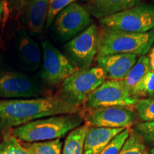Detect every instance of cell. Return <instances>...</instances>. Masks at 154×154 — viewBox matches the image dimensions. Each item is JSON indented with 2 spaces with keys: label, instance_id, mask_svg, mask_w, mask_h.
Instances as JSON below:
<instances>
[{
  "label": "cell",
  "instance_id": "obj_1",
  "mask_svg": "<svg viewBox=\"0 0 154 154\" xmlns=\"http://www.w3.org/2000/svg\"><path fill=\"white\" fill-rule=\"evenodd\" d=\"M79 112L57 95L32 99H0V133L44 117Z\"/></svg>",
  "mask_w": 154,
  "mask_h": 154
},
{
  "label": "cell",
  "instance_id": "obj_2",
  "mask_svg": "<svg viewBox=\"0 0 154 154\" xmlns=\"http://www.w3.org/2000/svg\"><path fill=\"white\" fill-rule=\"evenodd\" d=\"M81 113L44 117L11 130V134L22 142L34 143L61 138L84 124Z\"/></svg>",
  "mask_w": 154,
  "mask_h": 154
},
{
  "label": "cell",
  "instance_id": "obj_3",
  "mask_svg": "<svg viewBox=\"0 0 154 154\" xmlns=\"http://www.w3.org/2000/svg\"><path fill=\"white\" fill-rule=\"evenodd\" d=\"M154 43V29L145 33H130L103 29L99 32L96 57L118 54L145 56Z\"/></svg>",
  "mask_w": 154,
  "mask_h": 154
},
{
  "label": "cell",
  "instance_id": "obj_4",
  "mask_svg": "<svg viewBox=\"0 0 154 154\" xmlns=\"http://www.w3.org/2000/svg\"><path fill=\"white\" fill-rule=\"evenodd\" d=\"M106 79L104 71L99 66L78 69L59 86L57 95L71 105L79 108L88 95Z\"/></svg>",
  "mask_w": 154,
  "mask_h": 154
},
{
  "label": "cell",
  "instance_id": "obj_5",
  "mask_svg": "<svg viewBox=\"0 0 154 154\" xmlns=\"http://www.w3.org/2000/svg\"><path fill=\"white\" fill-rule=\"evenodd\" d=\"M101 27L130 33H145L154 29V6L138 4L131 8L99 19Z\"/></svg>",
  "mask_w": 154,
  "mask_h": 154
},
{
  "label": "cell",
  "instance_id": "obj_6",
  "mask_svg": "<svg viewBox=\"0 0 154 154\" xmlns=\"http://www.w3.org/2000/svg\"><path fill=\"white\" fill-rule=\"evenodd\" d=\"M49 96L43 84L34 77L14 71L0 70V99H32Z\"/></svg>",
  "mask_w": 154,
  "mask_h": 154
},
{
  "label": "cell",
  "instance_id": "obj_7",
  "mask_svg": "<svg viewBox=\"0 0 154 154\" xmlns=\"http://www.w3.org/2000/svg\"><path fill=\"white\" fill-rule=\"evenodd\" d=\"M138 100L123 85L121 81L106 79L88 95L83 108L84 110L108 106L134 108Z\"/></svg>",
  "mask_w": 154,
  "mask_h": 154
},
{
  "label": "cell",
  "instance_id": "obj_8",
  "mask_svg": "<svg viewBox=\"0 0 154 154\" xmlns=\"http://www.w3.org/2000/svg\"><path fill=\"white\" fill-rule=\"evenodd\" d=\"M42 47L41 77L44 84L51 87L60 86L63 81L79 69L49 40H44Z\"/></svg>",
  "mask_w": 154,
  "mask_h": 154
},
{
  "label": "cell",
  "instance_id": "obj_9",
  "mask_svg": "<svg viewBox=\"0 0 154 154\" xmlns=\"http://www.w3.org/2000/svg\"><path fill=\"white\" fill-rule=\"evenodd\" d=\"M99 30L95 24L69 41L64 46L67 57L79 69L91 67L99 51Z\"/></svg>",
  "mask_w": 154,
  "mask_h": 154
},
{
  "label": "cell",
  "instance_id": "obj_10",
  "mask_svg": "<svg viewBox=\"0 0 154 154\" xmlns=\"http://www.w3.org/2000/svg\"><path fill=\"white\" fill-rule=\"evenodd\" d=\"M81 114L88 126L111 128H131L138 119L134 108L129 106L100 107Z\"/></svg>",
  "mask_w": 154,
  "mask_h": 154
},
{
  "label": "cell",
  "instance_id": "obj_11",
  "mask_svg": "<svg viewBox=\"0 0 154 154\" xmlns=\"http://www.w3.org/2000/svg\"><path fill=\"white\" fill-rule=\"evenodd\" d=\"M50 0H6L23 28L32 35L41 34L46 26Z\"/></svg>",
  "mask_w": 154,
  "mask_h": 154
},
{
  "label": "cell",
  "instance_id": "obj_12",
  "mask_svg": "<svg viewBox=\"0 0 154 154\" xmlns=\"http://www.w3.org/2000/svg\"><path fill=\"white\" fill-rule=\"evenodd\" d=\"M86 6L74 2L63 9L54 20V29L63 41H70L91 24Z\"/></svg>",
  "mask_w": 154,
  "mask_h": 154
},
{
  "label": "cell",
  "instance_id": "obj_13",
  "mask_svg": "<svg viewBox=\"0 0 154 154\" xmlns=\"http://www.w3.org/2000/svg\"><path fill=\"white\" fill-rule=\"evenodd\" d=\"M138 59V56L118 54L96 58L97 66L104 71L108 79L121 81Z\"/></svg>",
  "mask_w": 154,
  "mask_h": 154
},
{
  "label": "cell",
  "instance_id": "obj_14",
  "mask_svg": "<svg viewBox=\"0 0 154 154\" xmlns=\"http://www.w3.org/2000/svg\"><path fill=\"white\" fill-rule=\"evenodd\" d=\"M16 46L19 59L24 68L29 71L38 69L42 61L41 49L38 44L30 37L24 28L17 32Z\"/></svg>",
  "mask_w": 154,
  "mask_h": 154
},
{
  "label": "cell",
  "instance_id": "obj_15",
  "mask_svg": "<svg viewBox=\"0 0 154 154\" xmlns=\"http://www.w3.org/2000/svg\"><path fill=\"white\" fill-rule=\"evenodd\" d=\"M123 128H103L88 126L84 139L83 154H99Z\"/></svg>",
  "mask_w": 154,
  "mask_h": 154
},
{
  "label": "cell",
  "instance_id": "obj_16",
  "mask_svg": "<svg viewBox=\"0 0 154 154\" xmlns=\"http://www.w3.org/2000/svg\"><path fill=\"white\" fill-rule=\"evenodd\" d=\"M140 0H89L86 7L91 16L101 19L128 9Z\"/></svg>",
  "mask_w": 154,
  "mask_h": 154
},
{
  "label": "cell",
  "instance_id": "obj_17",
  "mask_svg": "<svg viewBox=\"0 0 154 154\" xmlns=\"http://www.w3.org/2000/svg\"><path fill=\"white\" fill-rule=\"evenodd\" d=\"M88 128V125L84 123L69 133L63 142L61 154H83Z\"/></svg>",
  "mask_w": 154,
  "mask_h": 154
},
{
  "label": "cell",
  "instance_id": "obj_18",
  "mask_svg": "<svg viewBox=\"0 0 154 154\" xmlns=\"http://www.w3.org/2000/svg\"><path fill=\"white\" fill-rule=\"evenodd\" d=\"M151 71L149 57L148 56H141L134 66L131 69L129 72L123 80H121L123 85L131 92L135 86L138 84L145 75Z\"/></svg>",
  "mask_w": 154,
  "mask_h": 154
},
{
  "label": "cell",
  "instance_id": "obj_19",
  "mask_svg": "<svg viewBox=\"0 0 154 154\" xmlns=\"http://www.w3.org/2000/svg\"><path fill=\"white\" fill-rule=\"evenodd\" d=\"M30 154H61L63 143L61 138L34 143L22 142Z\"/></svg>",
  "mask_w": 154,
  "mask_h": 154
},
{
  "label": "cell",
  "instance_id": "obj_20",
  "mask_svg": "<svg viewBox=\"0 0 154 154\" xmlns=\"http://www.w3.org/2000/svg\"><path fill=\"white\" fill-rule=\"evenodd\" d=\"M149 151L141 136L132 128L119 154H149Z\"/></svg>",
  "mask_w": 154,
  "mask_h": 154
},
{
  "label": "cell",
  "instance_id": "obj_21",
  "mask_svg": "<svg viewBox=\"0 0 154 154\" xmlns=\"http://www.w3.org/2000/svg\"><path fill=\"white\" fill-rule=\"evenodd\" d=\"M131 94L138 99L151 97L154 94V72L150 71L135 86Z\"/></svg>",
  "mask_w": 154,
  "mask_h": 154
},
{
  "label": "cell",
  "instance_id": "obj_22",
  "mask_svg": "<svg viewBox=\"0 0 154 154\" xmlns=\"http://www.w3.org/2000/svg\"><path fill=\"white\" fill-rule=\"evenodd\" d=\"M0 154H30L18 138L6 133L4 139L0 142Z\"/></svg>",
  "mask_w": 154,
  "mask_h": 154
},
{
  "label": "cell",
  "instance_id": "obj_23",
  "mask_svg": "<svg viewBox=\"0 0 154 154\" xmlns=\"http://www.w3.org/2000/svg\"><path fill=\"white\" fill-rule=\"evenodd\" d=\"M134 109L141 121H154V98L139 99Z\"/></svg>",
  "mask_w": 154,
  "mask_h": 154
},
{
  "label": "cell",
  "instance_id": "obj_24",
  "mask_svg": "<svg viewBox=\"0 0 154 154\" xmlns=\"http://www.w3.org/2000/svg\"><path fill=\"white\" fill-rule=\"evenodd\" d=\"M143 138L148 147L154 146V121H141L135 124L133 128Z\"/></svg>",
  "mask_w": 154,
  "mask_h": 154
},
{
  "label": "cell",
  "instance_id": "obj_25",
  "mask_svg": "<svg viewBox=\"0 0 154 154\" xmlns=\"http://www.w3.org/2000/svg\"><path fill=\"white\" fill-rule=\"evenodd\" d=\"M76 0H50L48 7L46 27L49 28L56 17L63 9L71 4L76 2Z\"/></svg>",
  "mask_w": 154,
  "mask_h": 154
},
{
  "label": "cell",
  "instance_id": "obj_26",
  "mask_svg": "<svg viewBox=\"0 0 154 154\" xmlns=\"http://www.w3.org/2000/svg\"><path fill=\"white\" fill-rule=\"evenodd\" d=\"M131 129V128H125L120 134L116 135L99 154H119L125 141L129 136Z\"/></svg>",
  "mask_w": 154,
  "mask_h": 154
},
{
  "label": "cell",
  "instance_id": "obj_27",
  "mask_svg": "<svg viewBox=\"0 0 154 154\" xmlns=\"http://www.w3.org/2000/svg\"><path fill=\"white\" fill-rule=\"evenodd\" d=\"M149 60H150V64H151V70L154 72V47L153 49H151V52H150V54L149 56Z\"/></svg>",
  "mask_w": 154,
  "mask_h": 154
},
{
  "label": "cell",
  "instance_id": "obj_28",
  "mask_svg": "<svg viewBox=\"0 0 154 154\" xmlns=\"http://www.w3.org/2000/svg\"><path fill=\"white\" fill-rule=\"evenodd\" d=\"M3 12H4V3L2 0H0V21H1L2 18Z\"/></svg>",
  "mask_w": 154,
  "mask_h": 154
},
{
  "label": "cell",
  "instance_id": "obj_29",
  "mask_svg": "<svg viewBox=\"0 0 154 154\" xmlns=\"http://www.w3.org/2000/svg\"><path fill=\"white\" fill-rule=\"evenodd\" d=\"M149 154H154V146L153 147H152V149L150 150Z\"/></svg>",
  "mask_w": 154,
  "mask_h": 154
},
{
  "label": "cell",
  "instance_id": "obj_30",
  "mask_svg": "<svg viewBox=\"0 0 154 154\" xmlns=\"http://www.w3.org/2000/svg\"><path fill=\"white\" fill-rule=\"evenodd\" d=\"M84 1H86V2H88V1H89V0H84Z\"/></svg>",
  "mask_w": 154,
  "mask_h": 154
},
{
  "label": "cell",
  "instance_id": "obj_31",
  "mask_svg": "<svg viewBox=\"0 0 154 154\" xmlns=\"http://www.w3.org/2000/svg\"><path fill=\"white\" fill-rule=\"evenodd\" d=\"M151 97H153V98H154V94H153V96H151Z\"/></svg>",
  "mask_w": 154,
  "mask_h": 154
}]
</instances>
